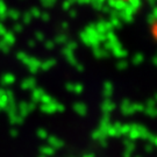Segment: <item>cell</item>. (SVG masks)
<instances>
[{
	"mask_svg": "<svg viewBox=\"0 0 157 157\" xmlns=\"http://www.w3.org/2000/svg\"><path fill=\"white\" fill-rule=\"evenodd\" d=\"M107 2H108V7L109 8H113V10H115V11H124V8L128 6V4L124 1V0H107Z\"/></svg>",
	"mask_w": 157,
	"mask_h": 157,
	"instance_id": "6da1fadb",
	"label": "cell"
},
{
	"mask_svg": "<svg viewBox=\"0 0 157 157\" xmlns=\"http://www.w3.org/2000/svg\"><path fill=\"white\" fill-rule=\"evenodd\" d=\"M7 7L2 0H0V20H4L7 17Z\"/></svg>",
	"mask_w": 157,
	"mask_h": 157,
	"instance_id": "7a4b0ae2",
	"label": "cell"
},
{
	"mask_svg": "<svg viewBox=\"0 0 157 157\" xmlns=\"http://www.w3.org/2000/svg\"><path fill=\"white\" fill-rule=\"evenodd\" d=\"M4 41H5L8 45H11L15 42V37H14V35L12 33H6L5 35H4Z\"/></svg>",
	"mask_w": 157,
	"mask_h": 157,
	"instance_id": "3957f363",
	"label": "cell"
},
{
	"mask_svg": "<svg viewBox=\"0 0 157 157\" xmlns=\"http://www.w3.org/2000/svg\"><path fill=\"white\" fill-rule=\"evenodd\" d=\"M7 17H11L13 20H17L20 17V13L17 10H8L7 11Z\"/></svg>",
	"mask_w": 157,
	"mask_h": 157,
	"instance_id": "277c9868",
	"label": "cell"
},
{
	"mask_svg": "<svg viewBox=\"0 0 157 157\" xmlns=\"http://www.w3.org/2000/svg\"><path fill=\"white\" fill-rule=\"evenodd\" d=\"M128 6H130L132 8H134L136 11L141 6V0H128Z\"/></svg>",
	"mask_w": 157,
	"mask_h": 157,
	"instance_id": "5b68a950",
	"label": "cell"
},
{
	"mask_svg": "<svg viewBox=\"0 0 157 157\" xmlns=\"http://www.w3.org/2000/svg\"><path fill=\"white\" fill-rule=\"evenodd\" d=\"M111 25H112V27H121V20L119 19V17H111Z\"/></svg>",
	"mask_w": 157,
	"mask_h": 157,
	"instance_id": "8992f818",
	"label": "cell"
},
{
	"mask_svg": "<svg viewBox=\"0 0 157 157\" xmlns=\"http://www.w3.org/2000/svg\"><path fill=\"white\" fill-rule=\"evenodd\" d=\"M40 1L44 7H52L56 2V0H40Z\"/></svg>",
	"mask_w": 157,
	"mask_h": 157,
	"instance_id": "52a82bcc",
	"label": "cell"
},
{
	"mask_svg": "<svg viewBox=\"0 0 157 157\" xmlns=\"http://www.w3.org/2000/svg\"><path fill=\"white\" fill-rule=\"evenodd\" d=\"M29 13H30L32 17H40V15H41V11H40L39 8H36V7H33Z\"/></svg>",
	"mask_w": 157,
	"mask_h": 157,
	"instance_id": "ba28073f",
	"label": "cell"
},
{
	"mask_svg": "<svg viewBox=\"0 0 157 157\" xmlns=\"http://www.w3.org/2000/svg\"><path fill=\"white\" fill-rule=\"evenodd\" d=\"M67 40V35H64V34H59V35L56 37V42L57 43H64Z\"/></svg>",
	"mask_w": 157,
	"mask_h": 157,
	"instance_id": "9c48e42d",
	"label": "cell"
},
{
	"mask_svg": "<svg viewBox=\"0 0 157 157\" xmlns=\"http://www.w3.org/2000/svg\"><path fill=\"white\" fill-rule=\"evenodd\" d=\"M0 49H2V50L5 51H8V49H10V45L6 43L5 41L2 40V41H0Z\"/></svg>",
	"mask_w": 157,
	"mask_h": 157,
	"instance_id": "30bf717a",
	"label": "cell"
},
{
	"mask_svg": "<svg viewBox=\"0 0 157 157\" xmlns=\"http://www.w3.org/2000/svg\"><path fill=\"white\" fill-rule=\"evenodd\" d=\"M32 21V15H30V13H26L25 15H23V22L25 23H30Z\"/></svg>",
	"mask_w": 157,
	"mask_h": 157,
	"instance_id": "8fae6325",
	"label": "cell"
},
{
	"mask_svg": "<svg viewBox=\"0 0 157 157\" xmlns=\"http://www.w3.org/2000/svg\"><path fill=\"white\" fill-rule=\"evenodd\" d=\"M73 1H75V0H67V1H64V2H63V8H64V10H69Z\"/></svg>",
	"mask_w": 157,
	"mask_h": 157,
	"instance_id": "7c38bea8",
	"label": "cell"
},
{
	"mask_svg": "<svg viewBox=\"0 0 157 157\" xmlns=\"http://www.w3.org/2000/svg\"><path fill=\"white\" fill-rule=\"evenodd\" d=\"M40 17H42L44 21H48V20L50 19V17H49V14H48V13H41V15H40Z\"/></svg>",
	"mask_w": 157,
	"mask_h": 157,
	"instance_id": "4fadbf2b",
	"label": "cell"
},
{
	"mask_svg": "<svg viewBox=\"0 0 157 157\" xmlns=\"http://www.w3.org/2000/svg\"><path fill=\"white\" fill-rule=\"evenodd\" d=\"M35 36H36V39L40 40V41H43V39H44V37H43V34L41 33V32H37V33L35 34Z\"/></svg>",
	"mask_w": 157,
	"mask_h": 157,
	"instance_id": "5bb4252c",
	"label": "cell"
},
{
	"mask_svg": "<svg viewBox=\"0 0 157 157\" xmlns=\"http://www.w3.org/2000/svg\"><path fill=\"white\" fill-rule=\"evenodd\" d=\"M6 33H7V32H6L5 27H4V26H2L1 23H0V35H2V36H4V35H5Z\"/></svg>",
	"mask_w": 157,
	"mask_h": 157,
	"instance_id": "9a60e30c",
	"label": "cell"
},
{
	"mask_svg": "<svg viewBox=\"0 0 157 157\" xmlns=\"http://www.w3.org/2000/svg\"><path fill=\"white\" fill-rule=\"evenodd\" d=\"M142 58H143V57H142V55H136V56H135V58H134V59H135L134 62L135 63H140L141 61H142Z\"/></svg>",
	"mask_w": 157,
	"mask_h": 157,
	"instance_id": "2e32d148",
	"label": "cell"
},
{
	"mask_svg": "<svg viewBox=\"0 0 157 157\" xmlns=\"http://www.w3.org/2000/svg\"><path fill=\"white\" fill-rule=\"evenodd\" d=\"M14 30H15V32H21V30H22V26H21V25H15V26H14Z\"/></svg>",
	"mask_w": 157,
	"mask_h": 157,
	"instance_id": "e0dca14e",
	"label": "cell"
},
{
	"mask_svg": "<svg viewBox=\"0 0 157 157\" xmlns=\"http://www.w3.org/2000/svg\"><path fill=\"white\" fill-rule=\"evenodd\" d=\"M45 45H47L49 49H51V48L54 47V43H52V42H45Z\"/></svg>",
	"mask_w": 157,
	"mask_h": 157,
	"instance_id": "ac0fdd59",
	"label": "cell"
},
{
	"mask_svg": "<svg viewBox=\"0 0 157 157\" xmlns=\"http://www.w3.org/2000/svg\"><path fill=\"white\" fill-rule=\"evenodd\" d=\"M76 14H77V12H76V11H71V12H70V17H76Z\"/></svg>",
	"mask_w": 157,
	"mask_h": 157,
	"instance_id": "d6986e66",
	"label": "cell"
},
{
	"mask_svg": "<svg viewBox=\"0 0 157 157\" xmlns=\"http://www.w3.org/2000/svg\"><path fill=\"white\" fill-rule=\"evenodd\" d=\"M148 1H149V2H150V4H151V6H152V7H154V6H155V2H156V0H148Z\"/></svg>",
	"mask_w": 157,
	"mask_h": 157,
	"instance_id": "ffe728a7",
	"label": "cell"
},
{
	"mask_svg": "<svg viewBox=\"0 0 157 157\" xmlns=\"http://www.w3.org/2000/svg\"><path fill=\"white\" fill-rule=\"evenodd\" d=\"M62 27H63V28H67V22H63Z\"/></svg>",
	"mask_w": 157,
	"mask_h": 157,
	"instance_id": "44dd1931",
	"label": "cell"
},
{
	"mask_svg": "<svg viewBox=\"0 0 157 157\" xmlns=\"http://www.w3.org/2000/svg\"><path fill=\"white\" fill-rule=\"evenodd\" d=\"M29 45H30V47H33V45H34V41H30V42H29Z\"/></svg>",
	"mask_w": 157,
	"mask_h": 157,
	"instance_id": "7402d4cb",
	"label": "cell"
},
{
	"mask_svg": "<svg viewBox=\"0 0 157 157\" xmlns=\"http://www.w3.org/2000/svg\"><path fill=\"white\" fill-rule=\"evenodd\" d=\"M99 1H101V2H102V4H104V1H106V0H99Z\"/></svg>",
	"mask_w": 157,
	"mask_h": 157,
	"instance_id": "603a6c76",
	"label": "cell"
}]
</instances>
